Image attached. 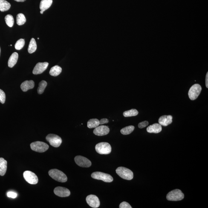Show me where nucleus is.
<instances>
[{"instance_id": "nucleus-20", "label": "nucleus", "mask_w": 208, "mask_h": 208, "mask_svg": "<svg viewBox=\"0 0 208 208\" xmlns=\"http://www.w3.org/2000/svg\"><path fill=\"white\" fill-rule=\"evenodd\" d=\"M7 162L2 158H0V175L4 176L6 172Z\"/></svg>"}, {"instance_id": "nucleus-10", "label": "nucleus", "mask_w": 208, "mask_h": 208, "mask_svg": "<svg viewBox=\"0 0 208 208\" xmlns=\"http://www.w3.org/2000/svg\"><path fill=\"white\" fill-rule=\"evenodd\" d=\"M74 161L76 164L81 167L88 168L91 166V162L88 158L82 156H76Z\"/></svg>"}, {"instance_id": "nucleus-7", "label": "nucleus", "mask_w": 208, "mask_h": 208, "mask_svg": "<svg viewBox=\"0 0 208 208\" xmlns=\"http://www.w3.org/2000/svg\"><path fill=\"white\" fill-rule=\"evenodd\" d=\"M46 140L50 143L52 146L54 147H58L62 143V139L56 134H50L46 137Z\"/></svg>"}, {"instance_id": "nucleus-16", "label": "nucleus", "mask_w": 208, "mask_h": 208, "mask_svg": "<svg viewBox=\"0 0 208 208\" xmlns=\"http://www.w3.org/2000/svg\"><path fill=\"white\" fill-rule=\"evenodd\" d=\"M162 130L161 125L158 123H154L150 125L147 128L146 130L148 133L158 134L161 132Z\"/></svg>"}, {"instance_id": "nucleus-39", "label": "nucleus", "mask_w": 208, "mask_h": 208, "mask_svg": "<svg viewBox=\"0 0 208 208\" xmlns=\"http://www.w3.org/2000/svg\"><path fill=\"white\" fill-rule=\"evenodd\" d=\"M1 47H0V56H1Z\"/></svg>"}, {"instance_id": "nucleus-22", "label": "nucleus", "mask_w": 208, "mask_h": 208, "mask_svg": "<svg viewBox=\"0 0 208 208\" xmlns=\"http://www.w3.org/2000/svg\"><path fill=\"white\" fill-rule=\"evenodd\" d=\"M11 5L5 0H0V10L2 12L7 11L10 10Z\"/></svg>"}, {"instance_id": "nucleus-21", "label": "nucleus", "mask_w": 208, "mask_h": 208, "mask_svg": "<svg viewBox=\"0 0 208 208\" xmlns=\"http://www.w3.org/2000/svg\"><path fill=\"white\" fill-rule=\"evenodd\" d=\"M62 72V68L56 65L50 69V74L52 76H57L60 74Z\"/></svg>"}, {"instance_id": "nucleus-19", "label": "nucleus", "mask_w": 208, "mask_h": 208, "mask_svg": "<svg viewBox=\"0 0 208 208\" xmlns=\"http://www.w3.org/2000/svg\"><path fill=\"white\" fill-rule=\"evenodd\" d=\"M18 53L16 52L14 53L10 56L8 62V66L10 68H13L16 65L18 62Z\"/></svg>"}, {"instance_id": "nucleus-2", "label": "nucleus", "mask_w": 208, "mask_h": 208, "mask_svg": "<svg viewBox=\"0 0 208 208\" xmlns=\"http://www.w3.org/2000/svg\"><path fill=\"white\" fill-rule=\"evenodd\" d=\"M119 176L124 179L131 180L134 178V174L130 170L124 167H119L116 170Z\"/></svg>"}, {"instance_id": "nucleus-30", "label": "nucleus", "mask_w": 208, "mask_h": 208, "mask_svg": "<svg viewBox=\"0 0 208 208\" xmlns=\"http://www.w3.org/2000/svg\"><path fill=\"white\" fill-rule=\"evenodd\" d=\"M25 45V40L24 39H21L17 41L15 44V49L17 50H21Z\"/></svg>"}, {"instance_id": "nucleus-18", "label": "nucleus", "mask_w": 208, "mask_h": 208, "mask_svg": "<svg viewBox=\"0 0 208 208\" xmlns=\"http://www.w3.org/2000/svg\"><path fill=\"white\" fill-rule=\"evenodd\" d=\"M53 3V0H42L40 4V9L41 11H45L48 9Z\"/></svg>"}, {"instance_id": "nucleus-35", "label": "nucleus", "mask_w": 208, "mask_h": 208, "mask_svg": "<svg viewBox=\"0 0 208 208\" xmlns=\"http://www.w3.org/2000/svg\"><path fill=\"white\" fill-rule=\"evenodd\" d=\"M99 125H102L104 124L108 123L109 122V120L108 119L106 118H103L101 119L100 120H99Z\"/></svg>"}, {"instance_id": "nucleus-13", "label": "nucleus", "mask_w": 208, "mask_h": 208, "mask_svg": "<svg viewBox=\"0 0 208 208\" xmlns=\"http://www.w3.org/2000/svg\"><path fill=\"white\" fill-rule=\"evenodd\" d=\"M54 192L56 195L61 197H65L69 196L70 195V191L66 188L58 186L55 188Z\"/></svg>"}, {"instance_id": "nucleus-32", "label": "nucleus", "mask_w": 208, "mask_h": 208, "mask_svg": "<svg viewBox=\"0 0 208 208\" xmlns=\"http://www.w3.org/2000/svg\"><path fill=\"white\" fill-rule=\"evenodd\" d=\"M120 208H132L130 205L129 203L127 202H123L120 203V206H119Z\"/></svg>"}, {"instance_id": "nucleus-4", "label": "nucleus", "mask_w": 208, "mask_h": 208, "mask_svg": "<svg viewBox=\"0 0 208 208\" xmlns=\"http://www.w3.org/2000/svg\"><path fill=\"white\" fill-rule=\"evenodd\" d=\"M166 197V199L169 201H180L184 198V195L180 190L175 189L169 192Z\"/></svg>"}, {"instance_id": "nucleus-28", "label": "nucleus", "mask_w": 208, "mask_h": 208, "mask_svg": "<svg viewBox=\"0 0 208 208\" xmlns=\"http://www.w3.org/2000/svg\"><path fill=\"white\" fill-rule=\"evenodd\" d=\"M5 20L7 25L10 27H12L14 24V21L13 17L11 15H7L5 17Z\"/></svg>"}, {"instance_id": "nucleus-15", "label": "nucleus", "mask_w": 208, "mask_h": 208, "mask_svg": "<svg viewBox=\"0 0 208 208\" xmlns=\"http://www.w3.org/2000/svg\"><path fill=\"white\" fill-rule=\"evenodd\" d=\"M173 117L171 115H163L159 119V124L162 126H166L172 122Z\"/></svg>"}, {"instance_id": "nucleus-5", "label": "nucleus", "mask_w": 208, "mask_h": 208, "mask_svg": "<svg viewBox=\"0 0 208 208\" xmlns=\"http://www.w3.org/2000/svg\"><path fill=\"white\" fill-rule=\"evenodd\" d=\"M30 148L33 150L39 153H43L48 149L49 146L47 144L42 142H35L30 144Z\"/></svg>"}, {"instance_id": "nucleus-6", "label": "nucleus", "mask_w": 208, "mask_h": 208, "mask_svg": "<svg viewBox=\"0 0 208 208\" xmlns=\"http://www.w3.org/2000/svg\"><path fill=\"white\" fill-rule=\"evenodd\" d=\"M91 176L92 178L95 179L102 180L105 182H111L114 180V178L111 175L102 172H93Z\"/></svg>"}, {"instance_id": "nucleus-11", "label": "nucleus", "mask_w": 208, "mask_h": 208, "mask_svg": "<svg viewBox=\"0 0 208 208\" xmlns=\"http://www.w3.org/2000/svg\"><path fill=\"white\" fill-rule=\"evenodd\" d=\"M86 201L87 203L91 207L98 208L100 206V201L96 195H89L86 197Z\"/></svg>"}, {"instance_id": "nucleus-29", "label": "nucleus", "mask_w": 208, "mask_h": 208, "mask_svg": "<svg viewBox=\"0 0 208 208\" xmlns=\"http://www.w3.org/2000/svg\"><path fill=\"white\" fill-rule=\"evenodd\" d=\"M47 85V82L45 81H42L39 82V87L38 89V94H41L43 93L44 90Z\"/></svg>"}, {"instance_id": "nucleus-33", "label": "nucleus", "mask_w": 208, "mask_h": 208, "mask_svg": "<svg viewBox=\"0 0 208 208\" xmlns=\"http://www.w3.org/2000/svg\"><path fill=\"white\" fill-rule=\"evenodd\" d=\"M148 124H149V123H148V122L145 121L140 122V123H139L138 126L140 128H143L147 126Z\"/></svg>"}, {"instance_id": "nucleus-38", "label": "nucleus", "mask_w": 208, "mask_h": 208, "mask_svg": "<svg viewBox=\"0 0 208 208\" xmlns=\"http://www.w3.org/2000/svg\"><path fill=\"white\" fill-rule=\"evenodd\" d=\"M43 13H44V12L42 11H41V10L40 11V13H41V14H43Z\"/></svg>"}, {"instance_id": "nucleus-36", "label": "nucleus", "mask_w": 208, "mask_h": 208, "mask_svg": "<svg viewBox=\"0 0 208 208\" xmlns=\"http://www.w3.org/2000/svg\"><path fill=\"white\" fill-rule=\"evenodd\" d=\"M206 88H208V73H206Z\"/></svg>"}, {"instance_id": "nucleus-26", "label": "nucleus", "mask_w": 208, "mask_h": 208, "mask_svg": "<svg viewBox=\"0 0 208 208\" xmlns=\"http://www.w3.org/2000/svg\"><path fill=\"white\" fill-rule=\"evenodd\" d=\"M138 114V111L137 110L132 109L125 111L123 113V115L125 117H128L137 116Z\"/></svg>"}, {"instance_id": "nucleus-1", "label": "nucleus", "mask_w": 208, "mask_h": 208, "mask_svg": "<svg viewBox=\"0 0 208 208\" xmlns=\"http://www.w3.org/2000/svg\"><path fill=\"white\" fill-rule=\"evenodd\" d=\"M49 175L52 178L60 182H65L68 180L66 175L62 171L56 169L50 170L49 171Z\"/></svg>"}, {"instance_id": "nucleus-14", "label": "nucleus", "mask_w": 208, "mask_h": 208, "mask_svg": "<svg viewBox=\"0 0 208 208\" xmlns=\"http://www.w3.org/2000/svg\"><path fill=\"white\" fill-rule=\"evenodd\" d=\"M49 63L47 62H38L33 70V74H41L45 71L48 67Z\"/></svg>"}, {"instance_id": "nucleus-9", "label": "nucleus", "mask_w": 208, "mask_h": 208, "mask_svg": "<svg viewBox=\"0 0 208 208\" xmlns=\"http://www.w3.org/2000/svg\"><path fill=\"white\" fill-rule=\"evenodd\" d=\"M23 176L26 181L30 184H36L38 178L36 174L30 171H26L23 173Z\"/></svg>"}, {"instance_id": "nucleus-31", "label": "nucleus", "mask_w": 208, "mask_h": 208, "mask_svg": "<svg viewBox=\"0 0 208 208\" xmlns=\"http://www.w3.org/2000/svg\"><path fill=\"white\" fill-rule=\"evenodd\" d=\"M6 94L2 90L0 89V102L4 104L5 102Z\"/></svg>"}, {"instance_id": "nucleus-24", "label": "nucleus", "mask_w": 208, "mask_h": 208, "mask_svg": "<svg viewBox=\"0 0 208 208\" xmlns=\"http://www.w3.org/2000/svg\"><path fill=\"white\" fill-rule=\"evenodd\" d=\"M99 125V121L97 119H91L88 121L87 126L89 128L97 127Z\"/></svg>"}, {"instance_id": "nucleus-17", "label": "nucleus", "mask_w": 208, "mask_h": 208, "mask_svg": "<svg viewBox=\"0 0 208 208\" xmlns=\"http://www.w3.org/2000/svg\"><path fill=\"white\" fill-rule=\"evenodd\" d=\"M34 86V82L33 80L26 81L23 82L21 85V88L22 91L26 92L28 90L32 89Z\"/></svg>"}, {"instance_id": "nucleus-3", "label": "nucleus", "mask_w": 208, "mask_h": 208, "mask_svg": "<svg viewBox=\"0 0 208 208\" xmlns=\"http://www.w3.org/2000/svg\"><path fill=\"white\" fill-rule=\"evenodd\" d=\"M95 150L98 154H110L111 147L109 143L107 142H101L96 145Z\"/></svg>"}, {"instance_id": "nucleus-25", "label": "nucleus", "mask_w": 208, "mask_h": 208, "mask_svg": "<svg viewBox=\"0 0 208 208\" xmlns=\"http://www.w3.org/2000/svg\"><path fill=\"white\" fill-rule=\"evenodd\" d=\"M17 23L18 25H23L26 21L25 16L22 13H20L17 16Z\"/></svg>"}, {"instance_id": "nucleus-23", "label": "nucleus", "mask_w": 208, "mask_h": 208, "mask_svg": "<svg viewBox=\"0 0 208 208\" xmlns=\"http://www.w3.org/2000/svg\"><path fill=\"white\" fill-rule=\"evenodd\" d=\"M37 49V44L34 38H32L31 40L30 41V44H29L28 51L29 53L32 54L34 53L36 50Z\"/></svg>"}, {"instance_id": "nucleus-37", "label": "nucleus", "mask_w": 208, "mask_h": 208, "mask_svg": "<svg viewBox=\"0 0 208 208\" xmlns=\"http://www.w3.org/2000/svg\"><path fill=\"white\" fill-rule=\"evenodd\" d=\"M14 1H17L18 2H24L26 0H14Z\"/></svg>"}, {"instance_id": "nucleus-8", "label": "nucleus", "mask_w": 208, "mask_h": 208, "mask_svg": "<svg viewBox=\"0 0 208 208\" xmlns=\"http://www.w3.org/2000/svg\"><path fill=\"white\" fill-rule=\"evenodd\" d=\"M202 91L201 86L198 84H195L190 89L188 95L190 99L192 100L196 99Z\"/></svg>"}, {"instance_id": "nucleus-40", "label": "nucleus", "mask_w": 208, "mask_h": 208, "mask_svg": "<svg viewBox=\"0 0 208 208\" xmlns=\"http://www.w3.org/2000/svg\"><path fill=\"white\" fill-rule=\"evenodd\" d=\"M38 39H39V38H38Z\"/></svg>"}, {"instance_id": "nucleus-34", "label": "nucleus", "mask_w": 208, "mask_h": 208, "mask_svg": "<svg viewBox=\"0 0 208 208\" xmlns=\"http://www.w3.org/2000/svg\"><path fill=\"white\" fill-rule=\"evenodd\" d=\"M17 194L13 192H9L7 193V197L13 198H16L17 197Z\"/></svg>"}, {"instance_id": "nucleus-27", "label": "nucleus", "mask_w": 208, "mask_h": 208, "mask_svg": "<svg viewBox=\"0 0 208 208\" xmlns=\"http://www.w3.org/2000/svg\"><path fill=\"white\" fill-rule=\"evenodd\" d=\"M134 129V126H129L122 128L120 131L123 135H128L132 133Z\"/></svg>"}, {"instance_id": "nucleus-12", "label": "nucleus", "mask_w": 208, "mask_h": 208, "mask_svg": "<svg viewBox=\"0 0 208 208\" xmlns=\"http://www.w3.org/2000/svg\"><path fill=\"white\" fill-rule=\"evenodd\" d=\"M110 131V128L108 126L101 125L95 128L93 133L96 135L102 136L107 135Z\"/></svg>"}]
</instances>
